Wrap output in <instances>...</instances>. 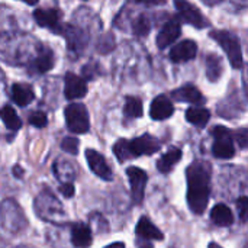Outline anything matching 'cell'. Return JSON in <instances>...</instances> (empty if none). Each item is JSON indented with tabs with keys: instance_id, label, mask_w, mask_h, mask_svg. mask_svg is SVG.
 <instances>
[{
	"instance_id": "1",
	"label": "cell",
	"mask_w": 248,
	"mask_h": 248,
	"mask_svg": "<svg viewBox=\"0 0 248 248\" xmlns=\"http://www.w3.org/2000/svg\"><path fill=\"white\" fill-rule=\"evenodd\" d=\"M212 169L208 161L196 160L186 170L187 205L195 215H202L209 203Z\"/></svg>"
},
{
	"instance_id": "2",
	"label": "cell",
	"mask_w": 248,
	"mask_h": 248,
	"mask_svg": "<svg viewBox=\"0 0 248 248\" xmlns=\"http://www.w3.org/2000/svg\"><path fill=\"white\" fill-rule=\"evenodd\" d=\"M160 148H161V144L155 137L150 134H144L131 141L125 138L118 140L113 145V154L118 158V161L125 163L126 160L137 158L141 155H151L157 153Z\"/></svg>"
},
{
	"instance_id": "3",
	"label": "cell",
	"mask_w": 248,
	"mask_h": 248,
	"mask_svg": "<svg viewBox=\"0 0 248 248\" xmlns=\"http://www.w3.org/2000/svg\"><path fill=\"white\" fill-rule=\"evenodd\" d=\"M33 208H35L36 217L45 222L62 225L67 221V214H65L61 202L48 189H42L38 193V196L35 198V202H33Z\"/></svg>"
},
{
	"instance_id": "4",
	"label": "cell",
	"mask_w": 248,
	"mask_h": 248,
	"mask_svg": "<svg viewBox=\"0 0 248 248\" xmlns=\"http://www.w3.org/2000/svg\"><path fill=\"white\" fill-rule=\"evenodd\" d=\"M0 227L10 234H17L28 227L22 208L13 199H6L0 203Z\"/></svg>"
},
{
	"instance_id": "5",
	"label": "cell",
	"mask_w": 248,
	"mask_h": 248,
	"mask_svg": "<svg viewBox=\"0 0 248 248\" xmlns=\"http://www.w3.org/2000/svg\"><path fill=\"white\" fill-rule=\"evenodd\" d=\"M211 38L215 39L222 46V49L227 52V57L234 68H237V70L243 68L244 60H243L241 44L235 33H232L230 31H212Z\"/></svg>"
},
{
	"instance_id": "6",
	"label": "cell",
	"mask_w": 248,
	"mask_h": 248,
	"mask_svg": "<svg viewBox=\"0 0 248 248\" xmlns=\"http://www.w3.org/2000/svg\"><path fill=\"white\" fill-rule=\"evenodd\" d=\"M211 134L215 138L214 145H212L214 157H217L219 160L232 158L235 155V147H234V140H232L231 131L222 125H217V126H214Z\"/></svg>"
},
{
	"instance_id": "7",
	"label": "cell",
	"mask_w": 248,
	"mask_h": 248,
	"mask_svg": "<svg viewBox=\"0 0 248 248\" xmlns=\"http://www.w3.org/2000/svg\"><path fill=\"white\" fill-rule=\"evenodd\" d=\"M65 124L70 132L73 134H86L90 128L89 112L83 103H71L64 110Z\"/></svg>"
},
{
	"instance_id": "8",
	"label": "cell",
	"mask_w": 248,
	"mask_h": 248,
	"mask_svg": "<svg viewBox=\"0 0 248 248\" xmlns=\"http://www.w3.org/2000/svg\"><path fill=\"white\" fill-rule=\"evenodd\" d=\"M126 176H128L129 186H131L132 203L134 205H141L144 202V195H145V186H147L148 176L140 167H129V169H126Z\"/></svg>"
},
{
	"instance_id": "9",
	"label": "cell",
	"mask_w": 248,
	"mask_h": 248,
	"mask_svg": "<svg viewBox=\"0 0 248 248\" xmlns=\"http://www.w3.org/2000/svg\"><path fill=\"white\" fill-rule=\"evenodd\" d=\"M174 6L179 10V15L182 16V19L185 22H187L189 25H192V26H195L198 29L209 26V20L192 3H187V1H183V0H177V1H174Z\"/></svg>"
},
{
	"instance_id": "10",
	"label": "cell",
	"mask_w": 248,
	"mask_h": 248,
	"mask_svg": "<svg viewBox=\"0 0 248 248\" xmlns=\"http://www.w3.org/2000/svg\"><path fill=\"white\" fill-rule=\"evenodd\" d=\"M61 35L65 36L67 44H68V49L71 52H74V55H80L81 51L84 49V46L89 42L87 32H84L81 28L74 26V25H65V26H62Z\"/></svg>"
},
{
	"instance_id": "11",
	"label": "cell",
	"mask_w": 248,
	"mask_h": 248,
	"mask_svg": "<svg viewBox=\"0 0 248 248\" xmlns=\"http://www.w3.org/2000/svg\"><path fill=\"white\" fill-rule=\"evenodd\" d=\"M182 33V26H180V20L177 17H170V20H167L164 23V26L160 29L158 35H157V46L160 49H166L167 46H170L171 44H174L179 36Z\"/></svg>"
},
{
	"instance_id": "12",
	"label": "cell",
	"mask_w": 248,
	"mask_h": 248,
	"mask_svg": "<svg viewBox=\"0 0 248 248\" xmlns=\"http://www.w3.org/2000/svg\"><path fill=\"white\" fill-rule=\"evenodd\" d=\"M33 19L38 23V26L49 29L55 33H61V12L58 9H36L33 12Z\"/></svg>"
},
{
	"instance_id": "13",
	"label": "cell",
	"mask_w": 248,
	"mask_h": 248,
	"mask_svg": "<svg viewBox=\"0 0 248 248\" xmlns=\"http://www.w3.org/2000/svg\"><path fill=\"white\" fill-rule=\"evenodd\" d=\"M86 160H87V164H89V169L102 180H106V182H110L113 179L112 176V170L110 167L108 166L105 157L97 153L96 150H86Z\"/></svg>"
},
{
	"instance_id": "14",
	"label": "cell",
	"mask_w": 248,
	"mask_h": 248,
	"mask_svg": "<svg viewBox=\"0 0 248 248\" xmlns=\"http://www.w3.org/2000/svg\"><path fill=\"white\" fill-rule=\"evenodd\" d=\"M64 93L68 100L81 99L87 94V83L74 73H67L64 78Z\"/></svg>"
},
{
	"instance_id": "15",
	"label": "cell",
	"mask_w": 248,
	"mask_h": 248,
	"mask_svg": "<svg viewBox=\"0 0 248 248\" xmlns=\"http://www.w3.org/2000/svg\"><path fill=\"white\" fill-rule=\"evenodd\" d=\"M198 54V45L195 41L192 39H186V41H182L179 42L177 45H174L171 49H170V60L176 64H180V62H186V61H190L196 57Z\"/></svg>"
},
{
	"instance_id": "16",
	"label": "cell",
	"mask_w": 248,
	"mask_h": 248,
	"mask_svg": "<svg viewBox=\"0 0 248 248\" xmlns=\"http://www.w3.org/2000/svg\"><path fill=\"white\" fill-rule=\"evenodd\" d=\"M174 112V106L170 102V99L164 94L157 96L150 106V116L154 121H164L169 119Z\"/></svg>"
},
{
	"instance_id": "17",
	"label": "cell",
	"mask_w": 248,
	"mask_h": 248,
	"mask_svg": "<svg viewBox=\"0 0 248 248\" xmlns=\"http://www.w3.org/2000/svg\"><path fill=\"white\" fill-rule=\"evenodd\" d=\"M54 67V52L48 48H41L38 55L29 64L31 74H44Z\"/></svg>"
},
{
	"instance_id": "18",
	"label": "cell",
	"mask_w": 248,
	"mask_h": 248,
	"mask_svg": "<svg viewBox=\"0 0 248 248\" xmlns=\"http://www.w3.org/2000/svg\"><path fill=\"white\" fill-rule=\"evenodd\" d=\"M71 244L76 248H89L93 243L92 228L83 222L71 225Z\"/></svg>"
},
{
	"instance_id": "19",
	"label": "cell",
	"mask_w": 248,
	"mask_h": 248,
	"mask_svg": "<svg viewBox=\"0 0 248 248\" xmlns=\"http://www.w3.org/2000/svg\"><path fill=\"white\" fill-rule=\"evenodd\" d=\"M171 96H173V99H176L179 102H186L190 105H202L205 102V97L202 96L201 90L193 84H185V86L173 90Z\"/></svg>"
},
{
	"instance_id": "20",
	"label": "cell",
	"mask_w": 248,
	"mask_h": 248,
	"mask_svg": "<svg viewBox=\"0 0 248 248\" xmlns=\"http://www.w3.org/2000/svg\"><path fill=\"white\" fill-rule=\"evenodd\" d=\"M137 235L145 241H161L164 238L163 232L150 221L148 217H141L137 224Z\"/></svg>"
},
{
	"instance_id": "21",
	"label": "cell",
	"mask_w": 248,
	"mask_h": 248,
	"mask_svg": "<svg viewBox=\"0 0 248 248\" xmlns=\"http://www.w3.org/2000/svg\"><path fill=\"white\" fill-rule=\"evenodd\" d=\"M33 99H35V92H33L32 86H29L26 83H15L12 86V100L17 106L25 108Z\"/></svg>"
},
{
	"instance_id": "22",
	"label": "cell",
	"mask_w": 248,
	"mask_h": 248,
	"mask_svg": "<svg viewBox=\"0 0 248 248\" xmlns=\"http://www.w3.org/2000/svg\"><path fill=\"white\" fill-rule=\"evenodd\" d=\"M182 150L177 147H170L169 151L166 154H163L160 157V160L157 161V169L160 173H170L173 170V167L182 160Z\"/></svg>"
},
{
	"instance_id": "23",
	"label": "cell",
	"mask_w": 248,
	"mask_h": 248,
	"mask_svg": "<svg viewBox=\"0 0 248 248\" xmlns=\"http://www.w3.org/2000/svg\"><path fill=\"white\" fill-rule=\"evenodd\" d=\"M211 219L218 227H231L234 224V214L225 203H218L211 211Z\"/></svg>"
},
{
	"instance_id": "24",
	"label": "cell",
	"mask_w": 248,
	"mask_h": 248,
	"mask_svg": "<svg viewBox=\"0 0 248 248\" xmlns=\"http://www.w3.org/2000/svg\"><path fill=\"white\" fill-rule=\"evenodd\" d=\"M206 77L209 78V81L215 83L221 78L222 73H224V64L221 57L215 55V54H209L206 57Z\"/></svg>"
},
{
	"instance_id": "25",
	"label": "cell",
	"mask_w": 248,
	"mask_h": 248,
	"mask_svg": "<svg viewBox=\"0 0 248 248\" xmlns=\"http://www.w3.org/2000/svg\"><path fill=\"white\" fill-rule=\"evenodd\" d=\"M211 119V112L206 108H189L186 110V121L195 126L203 128Z\"/></svg>"
},
{
	"instance_id": "26",
	"label": "cell",
	"mask_w": 248,
	"mask_h": 248,
	"mask_svg": "<svg viewBox=\"0 0 248 248\" xmlns=\"http://www.w3.org/2000/svg\"><path fill=\"white\" fill-rule=\"evenodd\" d=\"M0 119L6 125V128L13 131V132L19 131L22 126V121H20L19 115L16 113V110L10 105H4L0 109Z\"/></svg>"
},
{
	"instance_id": "27",
	"label": "cell",
	"mask_w": 248,
	"mask_h": 248,
	"mask_svg": "<svg viewBox=\"0 0 248 248\" xmlns=\"http://www.w3.org/2000/svg\"><path fill=\"white\" fill-rule=\"evenodd\" d=\"M54 173L57 176V179L62 183H73V180L76 179V173H74V169L71 166L70 161L67 160H58L55 164H54Z\"/></svg>"
},
{
	"instance_id": "28",
	"label": "cell",
	"mask_w": 248,
	"mask_h": 248,
	"mask_svg": "<svg viewBox=\"0 0 248 248\" xmlns=\"http://www.w3.org/2000/svg\"><path fill=\"white\" fill-rule=\"evenodd\" d=\"M124 113L128 118L138 119L142 116V102L140 97L135 96H128L125 99V106H124Z\"/></svg>"
},
{
	"instance_id": "29",
	"label": "cell",
	"mask_w": 248,
	"mask_h": 248,
	"mask_svg": "<svg viewBox=\"0 0 248 248\" xmlns=\"http://www.w3.org/2000/svg\"><path fill=\"white\" fill-rule=\"evenodd\" d=\"M151 31V20L148 19L147 15L141 13L134 22H132V32L140 36V38H145Z\"/></svg>"
},
{
	"instance_id": "30",
	"label": "cell",
	"mask_w": 248,
	"mask_h": 248,
	"mask_svg": "<svg viewBox=\"0 0 248 248\" xmlns=\"http://www.w3.org/2000/svg\"><path fill=\"white\" fill-rule=\"evenodd\" d=\"M115 48V38L112 33H106L102 36V39L97 42V51L100 54H108Z\"/></svg>"
},
{
	"instance_id": "31",
	"label": "cell",
	"mask_w": 248,
	"mask_h": 248,
	"mask_svg": "<svg viewBox=\"0 0 248 248\" xmlns=\"http://www.w3.org/2000/svg\"><path fill=\"white\" fill-rule=\"evenodd\" d=\"M78 147H80V142L74 137H65L61 141V148L71 155H76L78 153Z\"/></svg>"
},
{
	"instance_id": "32",
	"label": "cell",
	"mask_w": 248,
	"mask_h": 248,
	"mask_svg": "<svg viewBox=\"0 0 248 248\" xmlns=\"http://www.w3.org/2000/svg\"><path fill=\"white\" fill-rule=\"evenodd\" d=\"M29 124L33 125L35 128H44L48 124V118L46 113L42 110H35L29 115Z\"/></svg>"
},
{
	"instance_id": "33",
	"label": "cell",
	"mask_w": 248,
	"mask_h": 248,
	"mask_svg": "<svg viewBox=\"0 0 248 248\" xmlns=\"http://www.w3.org/2000/svg\"><path fill=\"white\" fill-rule=\"evenodd\" d=\"M237 208H238V215H240V221L241 224H246L247 221V209H248V199L246 196H241L237 201Z\"/></svg>"
},
{
	"instance_id": "34",
	"label": "cell",
	"mask_w": 248,
	"mask_h": 248,
	"mask_svg": "<svg viewBox=\"0 0 248 248\" xmlns=\"http://www.w3.org/2000/svg\"><path fill=\"white\" fill-rule=\"evenodd\" d=\"M99 68H100V67H99V64H96V62H90V64L84 65V67H83V77H81V78H83V80H84V78H86V80L94 78Z\"/></svg>"
},
{
	"instance_id": "35",
	"label": "cell",
	"mask_w": 248,
	"mask_h": 248,
	"mask_svg": "<svg viewBox=\"0 0 248 248\" xmlns=\"http://www.w3.org/2000/svg\"><path fill=\"white\" fill-rule=\"evenodd\" d=\"M235 138H237V142L240 144L241 148H247L248 129L246 126H244V128H240V129L235 132Z\"/></svg>"
},
{
	"instance_id": "36",
	"label": "cell",
	"mask_w": 248,
	"mask_h": 248,
	"mask_svg": "<svg viewBox=\"0 0 248 248\" xmlns=\"http://www.w3.org/2000/svg\"><path fill=\"white\" fill-rule=\"evenodd\" d=\"M90 222L93 224V225H96L97 227V232H102V230H100V225H103V228H109V225H108V222H106V219L100 215V214H93V215H90Z\"/></svg>"
},
{
	"instance_id": "37",
	"label": "cell",
	"mask_w": 248,
	"mask_h": 248,
	"mask_svg": "<svg viewBox=\"0 0 248 248\" xmlns=\"http://www.w3.org/2000/svg\"><path fill=\"white\" fill-rule=\"evenodd\" d=\"M58 190H60V193L62 195V196H65V198H73L74 196V193H76V189H74V185L73 183H62L60 187H58Z\"/></svg>"
},
{
	"instance_id": "38",
	"label": "cell",
	"mask_w": 248,
	"mask_h": 248,
	"mask_svg": "<svg viewBox=\"0 0 248 248\" xmlns=\"http://www.w3.org/2000/svg\"><path fill=\"white\" fill-rule=\"evenodd\" d=\"M23 174H25L23 169H22L20 166H17V164H16V166L13 167V176H15V177H17V179H22V177H23Z\"/></svg>"
},
{
	"instance_id": "39",
	"label": "cell",
	"mask_w": 248,
	"mask_h": 248,
	"mask_svg": "<svg viewBox=\"0 0 248 248\" xmlns=\"http://www.w3.org/2000/svg\"><path fill=\"white\" fill-rule=\"evenodd\" d=\"M105 248H125V244L124 243H112L110 246H108V247H105Z\"/></svg>"
},
{
	"instance_id": "40",
	"label": "cell",
	"mask_w": 248,
	"mask_h": 248,
	"mask_svg": "<svg viewBox=\"0 0 248 248\" xmlns=\"http://www.w3.org/2000/svg\"><path fill=\"white\" fill-rule=\"evenodd\" d=\"M140 248H154L151 244H148V243H145V244H141L140 246Z\"/></svg>"
},
{
	"instance_id": "41",
	"label": "cell",
	"mask_w": 248,
	"mask_h": 248,
	"mask_svg": "<svg viewBox=\"0 0 248 248\" xmlns=\"http://www.w3.org/2000/svg\"><path fill=\"white\" fill-rule=\"evenodd\" d=\"M208 248H221V247H219V246H218L217 243H211V244H209V247H208Z\"/></svg>"
}]
</instances>
